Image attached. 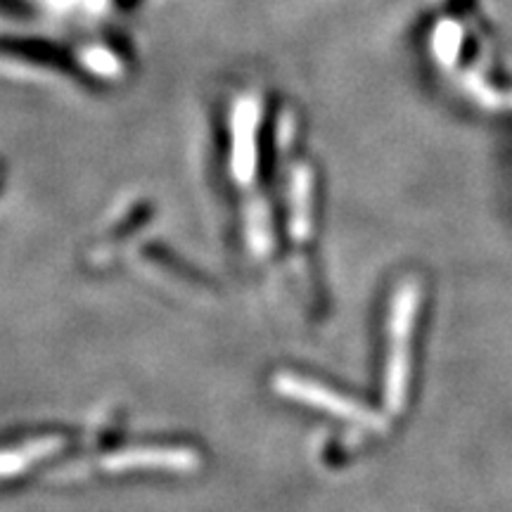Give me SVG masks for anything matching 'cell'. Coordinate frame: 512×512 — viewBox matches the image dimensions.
Returning a JSON list of instances; mask_svg holds the SVG:
<instances>
[{
	"mask_svg": "<svg viewBox=\"0 0 512 512\" xmlns=\"http://www.w3.org/2000/svg\"><path fill=\"white\" fill-rule=\"evenodd\" d=\"M420 290L415 283H406L396 294L392 309V351H389L387 368V403L399 411L403 406L408 384V339L413 332V318L418 309Z\"/></svg>",
	"mask_w": 512,
	"mask_h": 512,
	"instance_id": "1",
	"label": "cell"
},
{
	"mask_svg": "<svg viewBox=\"0 0 512 512\" xmlns=\"http://www.w3.org/2000/svg\"><path fill=\"white\" fill-rule=\"evenodd\" d=\"M60 446H62L60 439H41V441H31V444H27L24 448H15V451L3 453V456H0V477H8L12 472L24 470L29 463L43 458V453L55 451V448Z\"/></svg>",
	"mask_w": 512,
	"mask_h": 512,
	"instance_id": "3",
	"label": "cell"
},
{
	"mask_svg": "<svg viewBox=\"0 0 512 512\" xmlns=\"http://www.w3.org/2000/svg\"><path fill=\"white\" fill-rule=\"evenodd\" d=\"M275 387H278L280 392L287 396H294V399H299V401L313 403V406H320V408H325V411L342 415V418L361 420V422H366V425H377V418L373 413H368L366 408L356 406V403L342 401L337 394H332V392H328V389L318 387V384H313V382L297 380V377H290V375H280L278 382H275Z\"/></svg>",
	"mask_w": 512,
	"mask_h": 512,
	"instance_id": "2",
	"label": "cell"
}]
</instances>
